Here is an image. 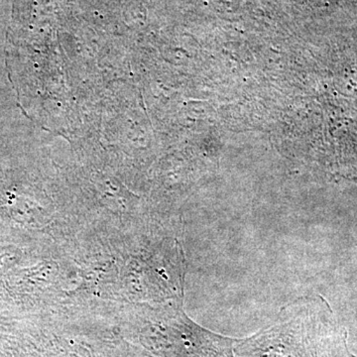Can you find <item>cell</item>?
<instances>
[{
  "instance_id": "1",
  "label": "cell",
  "mask_w": 357,
  "mask_h": 357,
  "mask_svg": "<svg viewBox=\"0 0 357 357\" xmlns=\"http://www.w3.org/2000/svg\"><path fill=\"white\" fill-rule=\"evenodd\" d=\"M282 319L237 347L248 357H352L347 335L333 319L326 301L307 299L296 303Z\"/></svg>"
}]
</instances>
